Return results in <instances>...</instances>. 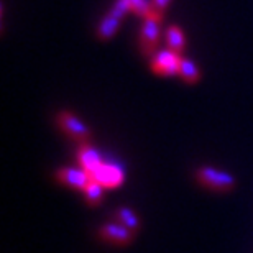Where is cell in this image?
Masks as SVG:
<instances>
[{"mask_svg":"<svg viewBox=\"0 0 253 253\" xmlns=\"http://www.w3.org/2000/svg\"><path fill=\"white\" fill-rule=\"evenodd\" d=\"M161 20H163V13L155 8L143 17V25L140 30V51L143 56H151L156 53L160 43Z\"/></svg>","mask_w":253,"mask_h":253,"instance_id":"obj_1","label":"cell"},{"mask_svg":"<svg viewBox=\"0 0 253 253\" xmlns=\"http://www.w3.org/2000/svg\"><path fill=\"white\" fill-rule=\"evenodd\" d=\"M196 181L201 186L207 189L217 191V192H227L232 191L237 186V179L234 174L227 173V171L212 168V166H201L196 171Z\"/></svg>","mask_w":253,"mask_h":253,"instance_id":"obj_2","label":"cell"},{"mask_svg":"<svg viewBox=\"0 0 253 253\" xmlns=\"http://www.w3.org/2000/svg\"><path fill=\"white\" fill-rule=\"evenodd\" d=\"M56 124L63 133H66L69 138H73L74 141H78V143L89 141L90 136H92V131H90L89 126L85 125L79 117H76L73 112H69V110H61V112H58Z\"/></svg>","mask_w":253,"mask_h":253,"instance_id":"obj_3","label":"cell"},{"mask_svg":"<svg viewBox=\"0 0 253 253\" xmlns=\"http://www.w3.org/2000/svg\"><path fill=\"white\" fill-rule=\"evenodd\" d=\"M179 61L181 54L168 48L160 53H155L153 59H151V69L155 74L160 76H174L179 71Z\"/></svg>","mask_w":253,"mask_h":253,"instance_id":"obj_4","label":"cell"},{"mask_svg":"<svg viewBox=\"0 0 253 253\" xmlns=\"http://www.w3.org/2000/svg\"><path fill=\"white\" fill-rule=\"evenodd\" d=\"M54 178H56L58 183H61L64 186H69V188L74 189H81L83 191L87 183L92 178H90V173L85 171L84 168H59L56 173H54Z\"/></svg>","mask_w":253,"mask_h":253,"instance_id":"obj_5","label":"cell"},{"mask_svg":"<svg viewBox=\"0 0 253 253\" xmlns=\"http://www.w3.org/2000/svg\"><path fill=\"white\" fill-rule=\"evenodd\" d=\"M99 237L114 245H128L135 239V234L119 222H112V224H105L100 227Z\"/></svg>","mask_w":253,"mask_h":253,"instance_id":"obj_6","label":"cell"},{"mask_svg":"<svg viewBox=\"0 0 253 253\" xmlns=\"http://www.w3.org/2000/svg\"><path fill=\"white\" fill-rule=\"evenodd\" d=\"M90 178L102 184L104 188H119L125 181L124 171L115 165H100L94 173H90Z\"/></svg>","mask_w":253,"mask_h":253,"instance_id":"obj_7","label":"cell"},{"mask_svg":"<svg viewBox=\"0 0 253 253\" xmlns=\"http://www.w3.org/2000/svg\"><path fill=\"white\" fill-rule=\"evenodd\" d=\"M76 156H78V163H79L81 168H84L85 171H89V173H94V171L104 163L100 153L94 148V146L89 145V141L79 143V148H78Z\"/></svg>","mask_w":253,"mask_h":253,"instance_id":"obj_8","label":"cell"},{"mask_svg":"<svg viewBox=\"0 0 253 253\" xmlns=\"http://www.w3.org/2000/svg\"><path fill=\"white\" fill-rule=\"evenodd\" d=\"M120 22H122L120 18L107 13L102 20H100V23L97 27V32H95L97 38L100 40V42H107V40H110L115 33H117V30L120 28Z\"/></svg>","mask_w":253,"mask_h":253,"instance_id":"obj_9","label":"cell"},{"mask_svg":"<svg viewBox=\"0 0 253 253\" xmlns=\"http://www.w3.org/2000/svg\"><path fill=\"white\" fill-rule=\"evenodd\" d=\"M114 219H115V222H119V224L125 225L126 229L131 230L133 234H136L141 227L138 215H136L130 207H119V209L114 212Z\"/></svg>","mask_w":253,"mask_h":253,"instance_id":"obj_10","label":"cell"},{"mask_svg":"<svg viewBox=\"0 0 253 253\" xmlns=\"http://www.w3.org/2000/svg\"><path fill=\"white\" fill-rule=\"evenodd\" d=\"M166 43H168V48L173 49L178 54H183L184 46H186V38L184 33L178 25H171L166 30Z\"/></svg>","mask_w":253,"mask_h":253,"instance_id":"obj_11","label":"cell"},{"mask_svg":"<svg viewBox=\"0 0 253 253\" xmlns=\"http://www.w3.org/2000/svg\"><path fill=\"white\" fill-rule=\"evenodd\" d=\"M178 74L181 76V79L184 81L186 84H197L201 79V71L199 68L191 61L188 58H183L181 56V61H179V71Z\"/></svg>","mask_w":253,"mask_h":253,"instance_id":"obj_12","label":"cell"},{"mask_svg":"<svg viewBox=\"0 0 253 253\" xmlns=\"http://www.w3.org/2000/svg\"><path fill=\"white\" fill-rule=\"evenodd\" d=\"M84 192V197H85V202L89 206H99L102 202V194H104V186L99 184L97 181L90 179L87 186L83 189Z\"/></svg>","mask_w":253,"mask_h":253,"instance_id":"obj_13","label":"cell"},{"mask_svg":"<svg viewBox=\"0 0 253 253\" xmlns=\"http://www.w3.org/2000/svg\"><path fill=\"white\" fill-rule=\"evenodd\" d=\"M128 5L130 12H133L136 17H146L153 10V5L148 0H128Z\"/></svg>","mask_w":253,"mask_h":253,"instance_id":"obj_14","label":"cell"},{"mask_svg":"<svg viewBox=\"0 0 253 253\" xmlns=\"http://www.w3.org/2000/svg\"><path fill=\"white\" fill-rule=\"evenodd\" d=\"M130 12V5H128V0H115V3L110 7L109 13L114 15V17H117L122 20L126 13Z\"/></svg>","mask_w":253,"mask_h":253,"instance_id":"obj_15","label":"cell"},{"mask_svg":"<svg viewBox=\"0 0 253 253\" xmlns=\"http://www.w3.org/2000/svg\"><path fill=\"white\" fill-rule=\"evenodd\" d=\"M171 0H151V5H153L155 10H158V12L165 13V10L168 8Z\"/></svg>","mask_w":253,"mask_h":253,"instance_id":"obj_16","label":"cell"}]
</instances>
